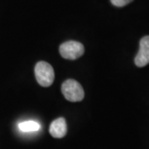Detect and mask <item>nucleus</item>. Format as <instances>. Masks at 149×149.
<instances>
[{"label":"nucleus","instance_id":"f257e3e1","mask_svg":"<svg viewBox=\"0 0 149 149\" xmlns=\"http://www.w3.org/2000/svg\"><path fill=\"white\" fill-rule=\"evenodd\" d=\"M35 76L37 81L43 87H49L52 85L55 79V73L52 66L46 61H39L35 66Z\"/></svg>","mask_w":149,"mask_h":149},{"label":"nucleus","instance_id":"423d86ee","mask_svg":"<svg viewBox=\"0 0 149 149\" xmlns=\"http://www.w3.org/2000/svg\"><path fill=\"white\" fill-rule=\"evenodd\" d=\"M18 128L23 133H32L38 131L40 129V125L36 121H25L20 123Z\"/></svg>","mask_w":149,"mask_h":149},{"label":"nucleus","instance_id":"0eeeda50","mask_svg":"<svg viewBox=\"0 0 149 149\" xmlns=\"http://www.w3.org/2000/svg\"><path fill=\"white\" fill-rule=\"evenodd\" d=\"M110 1L113 5L116 6V7H123L130 3L131 2H133V0H110Z\"/></svg>","mask_w":149,"mask_h":149},{"label":"nucleus","instance_id":"f03ea898","mask_svg":"<svg viewBox=\"0 0 149 149\" xmlns=\"http://www.w3.org/2000/svg\"><path fill=\"white\" fill-rule=\"evenodd\" d=\"M61 92L65 98L70 102H79L84 99L85 92L82 86L76 80H66L61 85Z\"/></svg>","mask_w":149,"mask_h":149},{"label":"nucleus","instance_id":"20e7f679","mask_svg":"<svg viewBox=\"0 0 149 149\" xmlns=\"http://www.w3.org/2000/svg\"><path fill=\"white\" fill-rule=\"evenodd\" d=\"M134 62L138 67H144L149 64V36H146L140 40L139 51Z\"/></svg>","mask_w":149,"mask_h":149},{"label":"nucleus","instance_id":"7ed1b4c3","mask_svg":"<svg viewBox=\"0 0 149 149\" xmlns=\"http://www.w3.org/2000/svg\"><path fill=\"white\" fill-rule=\"evenodd\" d=\"M59 52L63 58L68 60H76L80 58L81 56H83L85 52V47L79 42L68 41L62 43L60 46Z\"/></svg>","mask_w":149,"mask_h":149},{"label":"nucleus","instance_id":"39448f33","mask_svg":"<svg viewBox=\"0 0 149 149\" xmlns=\"http://www.w3.org/2000/svg\"><path fill=\"white\" fill-rule=\"evenodd\" d=\"M49 132L56 139H61L67 133V125L64 118H59L51 123Z\"/></svg>","mask_w":149,"mask_h":149}]
</instances>
